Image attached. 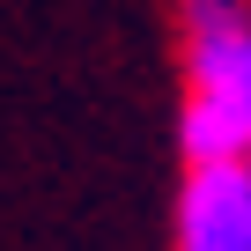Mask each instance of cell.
Segmentation results:
<instances>
[{
	"label": "cell",
	"mask_w": 251,
	"mask_h": 251,
	"mask_svg": "<svg viewBox=\"0 0 251 251\" xmlns=\"http://www.w3.org/2000/svg\"><path fill=\"white\" fill-rule=\"evenodd\" d=\"M192 163H251V15L244 0H185V118Z\"/></svg>",
	"instance_id": "1"
},
{
	"label": "cell",
	"mask_w": 251,
	"mask_h": 251,
	"mask_svg": "<svg viewBox=\"0 0 251 251\" xmlns=\"http://www.w3.org/2000/svg\"><path fill=\"white\" fill-rule=\"evenodd\" d=\"M177 251H251V163H192L177 192Z\"/></svg>",
	"instance_id": "2"
}]
</instances>
